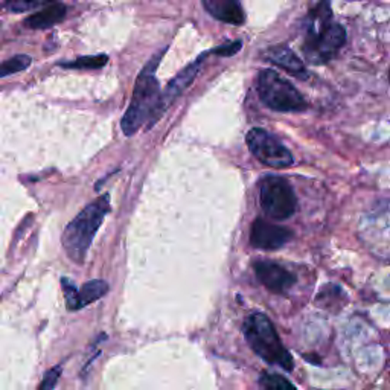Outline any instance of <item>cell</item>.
<instances>
[{
	"instance_id": "cell-10",
	"label": "cell",
	"mask_w": 390,
	"mask_h": 390,
	"mask_svg": "<svg viewBox=\"0 0 390 390\" xmlns=\"http://www.w3.org/2000/svg\"><path fill=\"white\" fill-rule=\"evenodd\" d=\"M253 268H255V275L259 279V282L270 292L278 294L287 293L296 282V276L292 271L276 264V262L258 261L253 264Z\"/></svg>"
},
{
	"instance_id": "cell-11",
	"label": "cell",
	"mask_w": 390,
	"mask_h": 390,
	"mask_svg": "<svg viewBox=\"0 0 390 390\" xmlns=\"http://www.w3.org/2000/svg\"><path fill=\"white\" fill-rule=\"evenodd\" d=\"M206 11L216 20L229 25H242L246 17L238 0H203Z\"/></svg>"
},
{
	"instance_id": "cell-15",
	"label": "cell",
	"mask_w": 390,
	"mask_h": 390,
	"mask_svg": "<svg viewBox=\"0 0 390 390\" xmlns=\"http://www.w3.org/2000/svg\"><path fill=\"white\" fill-rule=\"evenodd\" d=\"M107 61H108V57L104 56V53H99V56L81 57L74 61L60 63V66L65 69H101L107 65Z\"/></svg>"
},
{
	"instance_id": "cell-1",
	"label": "cell",
	"mask_w": 390,
	"mask_h": 390,
	"mask_svg": "<svg viewBox=\"0 0 390 390\" xmlns=\"http://www.w3.org/2000/svg\"><path fill=\"white\" fill-rule=\"evenodd\" d=\"M163 52H160L156 58H152L136 79L134 92L131 103L126 108V112L122 117V131L125 136H133L136 131L141 130L143 124L151 122L154 113L157 110V105L160 103V86L156 78V70L160 63Z\"/></svg>"
},
{
	"instance_id": "cell-4",
	"label": "cell",
	"mask_w": 390,
	"mask_h": 390,
	"mask_svg": "<svg viewBox=\"0 0 390 390\" xmlns=\"http://www.w3.org/2000/svg\"><path fill=\"white\" fill-rule=\"evenodd\" d=\"M256 87L261 101L275 112H304L308 107L301 92L271 69L261 72Z\"/></svg>"
},
{
	"instance_id": "cell-5",
	"label": "cell",
	"mask_w": 390,
	"mask_h": 390,
	"mask_svg": "<svg viewBox=\"0 0 390 390\" xmlns=\"http://www.w3.org/2000/svg\"><path fill=\"white\" fill-rule=\"evenodd\" d=\"M259 202L264 214L271 220L292 219L297 207V198L288 181L279 176L262 178L259 185Z\"/></svg>"
},
{
	"instance_id": "cell-3",
	"label": "cell",
	"mask_w": 390,
	"mask_h": 390,
	"mask_svg": "<svg viewBox=\"0 0 390 390\" xmlns=\"http://www.w3.org/2000/svg\"><path fill=\"white\" fill-rule=\"evenodd\" d=\"M244 335L252 351L270 365L280 366L292 372L294 368L293 357L280 342L276 328L266 314L253 313L244 322Z\"/></svg>"
},
{
	"instance_id": "cell-20",
	"label": "cell",
	"mask_w": 390,
	"mask_h": 390,
	"mask_svg": "<svg viewBox=\"0 0 390 390\" xmlns=\"http://www.w3.org/2000/svg\"><path fill=\"white\" fill-rule=\"evenodd\" d=\"M60 375H61V368H53V369H51L48 374H46V377L43 378V381H41V384L39 386V389L40 390H51V389H53L57 386V383H58V378H60Z\"/></svg>"
},
{
	"instance_id": "cell-7",
	"label": "cell",
	"mask_w": 390,
	"mask_h": 390,
	"mask_svg": "<svg viewBox=\"0 0 390 390\" xmlns=\"http://www.w3.org/2000/svg\"><path fill=\"white\" fill-rule=\"evenodd\" d=\"M344 41H346V31L343 26L331 23L322 32L305 39L304 53L313 65H323L337 56Z\"/></svg>"
},
{
	"instance_id": "cell-9",
	"label": "cell",
	"mask_w": 390,
	"mask_h": 390,
	"mask_svg": "<svg viewBox=\"0 0 390 390\" xmlns=\"http://www.w3.org/2000/svg\"><path fill=\"white\" fill-rule=\"evenodd\" d=\"M293 238V233L278 224L256 219L252 224L250 242L253 247L261 250H278Z\"/></svg>"
},
{
	"instance_id": "cell-2",
	"label": "cell",
	"mask_w": 390,
	"mask_h": 390,
	"mask_svg": "<svg viewBox=\"0 0 390 390\" xmlns=\"http://www.w3.org/2000/svg\"><path fill=\"white\" fill-rule=\"evenodd\" d=\"M108 212H110V197L104 194L96 198L93 203L87 204L66 226L65 232H63V247H65L67 256L77 264L84 262L95 235L101 228Z\"/></svg>"
},
{
	"instance_id": "cell-16",
	"label": "cell",
	"mask_w": 390,
	"mask_h": 390,
	"mask_svg": "<svg viewBox=\"0 0 390 390\" xmlns=\"http://www.w3.org/2000/svg\"><path fill=\"white\" fill-rule=\"evenodd\" d=\"M31 61L32 60L28 56H15L10 60L4 61L2 65H0V78L19 74V72L28 69L31 66Z\"/></svg>"
},
{
	"instance_id": "cell-22",
	"label": "cell",
	"mask_w": 390,
	"mask_h": 390,
	"mask_svg": "<svg viewBox=\"0 0 390 390\" xmlns=\"http://www.w3.org/2000/svg\"><path fill=\"white\" fill-rule=\"evenodd\" d=\"M389 79H390V72H389Z\"/></svg>"
},
{
	"instance_id": "cell-14",
	"label": "cell",
	"mask_w": 390,
	"mask_h": 390,
	"mask_svg": "<svg viewBox=\"0 0 390 390\" xmlns=\"http://www.w3.org/2000/svg\"><path fill=\"white\" fill-rule=\"evenodd\" d=\"M108 292V284L103 279H95L90 282L84 284L83 288L79 290V297H81V305L86 306L89 304H93L99 301L103 296H105Z\"/></svg>"
},
{
	"instance_id": "cell-8",
	"label": "cell",
	"mask_w": 390,
	"mask_h": 390,
	"mask_svg": "<svg viewBox=\"0 0 390 390\" xmlns=\"http://www.w3.org/2000/svg\"><path fill=\"white\" fill-rule=\"evenodd\" d=\"M204 58H206V56H202L200 58H197L194 63H190L189 66H186L183 70H181L176 78L171 79V83L168 84L167 90L163 92V95L160 98L157 110H156V113H154L148 129L160 119L162 115L168 110V107L176 101V98H178L190 84H193V81L195 79L198 70H200V66Z\"/></svg>"
},
{
	"instance_id": "cell-12",
	"label": "cell",
	"mask_w": 390,
	"mask_h": 390,
	"mask_svg": "<svg viewBox=\"0 0 390 390\" xmlns=\"http://www.w3.org/2000/svg\"><path fill=\"white\" fill-rule=\"evenodd\" d=\"M266 57L268 61L273 63V65L282 67L284 70L288 72V74H292L296 78L305 79L308 77L302 60L299 58L293 51H290L287 46L270 48L266 53Z\"/></svg>"
},
{
	"instance_id": "cell-17",
	"label": "cell",
	"mask_w": 390,
	"mask_h": 390,
	"mask_svg": "<svg viewBox=\"0 0 390 390\" xmlns=\"http://www.w3.org/2000/svg\"><path fill=\"white\" fill-rule=\"evenodd\" d=\"M261 387L267 390H294L296 386L287 378L276 374H262L259 378Z\"/></svg>"
},
{
	"instance_id": "cell-18",
	"label": "cell",
	"mask_w": 390,
	"mask_h": 390,
	"mask_svg": "<svg viewBox=\"0 0 390 390\" xmlns=\"http://www.w3.org/2000/svg\"><path fill=\"white\" fill-rule=\"evenodd\" d=\"M61 285H63V292H65L66 306L69 308V310L77 311V310H79V308H83V305H81L79 290L66 278L61 279Z\"/></svg>"
},
{
	"instance_id": "cell-13",
	"label": "cell",
	"mask_w": 390,
	"mask_h": 390,
	"mask_svg": "<svg viewBox=\"0 0 390 390\" xmlns=\"http://www.w3.org/2000/svg\"><path fill=\"white\" fill-rule=\"evenodd\" d=\"M65 15H66V6L61 4H53L28 17L25 23L26 26H30L31 30H46L53 25L60 23L63 19H65Z\"/></svg>"
},
{
	"instance_id": "cell-6",
	"label": "cell",
	"mask_w": 390,
	"mask_h": 390,
	"mask_svg": "<svg viewBox=\"0 0 390 390\" xmlns=\"http://www.w3.org/2000/svg\"><path fill=\"white\" fill-rule=\"evenodd\" d=\"M246 142L253 156L270 168H288L294 163L293 154L285 145L264 129H252Z\"/></svg>"
},
{
	"instance_id": "cell-19",
	"label": "cell",
	"mask_w": 390,
	"mask_h": 390,
	"mask_svg": "<svg viewBox=\"0 0 390 390\" xmlns=\"http://www.w3.org/2000/svg\"><path fill=\"white\" fill-rule=\"evenodd\" d=\"M48 2H52V0H6L4 6L5 10L11 13H25Z\"/></svg>"
},
{
	"instance_id": "cell-21",
	"label": "cell",
	"mask_w": 390,
	"mask_h": 390,
	"mask_svg": "<svg viewBox=\"0 0 390 390\" xmlns=\"http://www.w3.org/2000/svg\"><path fill=\"white\" fill-rule=\"evenodd\" d=\"M241 41H233V43H228V44H223V46L214 49V53L220 57H232L241 49Z\"/></svg>"
}]
</instances>
